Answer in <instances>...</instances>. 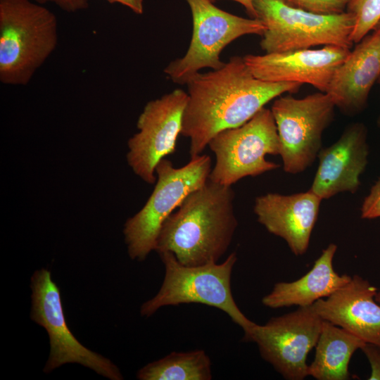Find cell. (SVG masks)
Returning <instances> with one entry per match:
<instances>
[{"label": "cell", "instance_id": "6da1fadb", "mask_svg": "<svg viewBox=\"0 0 380 380\" xmlns=\"http://www.w3.org/2000/svg\"><path fill=\"white\" fill-rule=\"evenodd\" d=\"M187 85L181 134L190 139L191 158L201 155L218 132L241 126L265 105L301 84L270 82L254 76L243 58L232 57L217 70L200 72Z\"/></svg>", "mask_w": 380, "mask_h": 380}, {"label": "cell", "instance_id": "7a4b0ae2", "mask_svg": "<svg viewBox=\"0 0 380 380\" xmlns=\"http://www.w3.org/2000/svg\"><path fill=\"white\" fill-rule=\"evenodd\" d=\"M232 186L208 180L189 194L163 222L155 251L172 253L182 265L217 262L238 226Z\"/></svg>", "mask_w": 380, "mask_h": 380}, {"label": "cell", "instance_id": "3957f363", "mask_svg": "<svg viewBox=\"0 0 380 380\" xmlns=\"http://www.w3.org/2000/svg\"><path fill=\"white\" fill-rule=\"evenodd\" d=\"M58 44L55 14L30 0H0V81L27 85Z\"/></svg>", "mask_w": 380, "mask_h": 380}, {"label": "cell", "instance_id": "277c9868", "mask_svg": "<svg viewBox=\"0 0 380 380\" xmlns=\"http://www.w3.org/2000/svg\"><path fill=\"white\" fill-rule=\"evenodd\" d=\"M159 255L165 267L164 279L157 294L142 304L141 316L150 317L164 306L198 303L225 312L244 334L255 324L241 311L232 295L231 277L237 260L235 252L220 264L195 266L181 264L170 252Z\"/></svg>", "mask_w": 380, "mask_h": 380}, {"label": "cell", "instance_id": "5b68a950", "mask_svg": "<svg viewBox=\"0 0 380 380\" xmlns=\"http://www.w3.org/2000/svg\"><path fill=\"white\" fill-rule=\"evenodd\" d=\"M211 169L210 157L205 154L191 158L181 167H175L166 158L158 163L157 182L151 195L124 226L125 241L132 260H144L155 251L163 222L189 194L208 180Z\"/></svg>", "mask_w": 380, "mask_h": 380}, {"label": "cell", "instance_id": "8992f818", "mask_svg": "<svg viewBox=\"0 0 380 380\" xmlns=\"http://www.w3.org/2000/svg\"><path fill=\"white\" fill-rule=\"evenodd\" d=\"M256 18L265 26L260 47L265 53L338 46L350 49L353 15L347 11L323 15L288 4L284 0H255Z\"/></svg>", "mask_w": 380, "mask_h": 380}, {"label": "cell", "instance_id": "52a82bcc", "mask_svg": "<svg viewBox=\"0 0 380 380\" xmlns=\"http://www.w3.org/2000/svg\"><path fill=\"white\" fill-rule=\"evenodd\" d=\"M208 146L215 156L208 179L217 184L232 186L279 167L265 158L279 155L280 143L272 113L265 107L243 125L216 134Z\"/></svg>", "mask_w": 380, "mask_h": 380}, {"label": "cell", "instance_id": "ba28073f", "mask_svg": "<svg viewBox=\"0 0 380 380\" xmlns=\"http://www.w3.org/2000/svg\"><path fill=\"white\" fill-rule=\"evenodd\" d=\"M193 21V32L185 55L177 58L164 72L175 83L184 84L208 68L217 70L225 63L220 55L234 40L246 34L262 35L265 26L257 18H245L226 12L210 0H186Z\"/></svg>", "mask_w": 380, "mask_h": 380}, {"label": "cell", "instance_id": "9c48e42d", "mask_svg": "<svg viewBox=\"0 0 380 380\" xmlns=\"http://www.w3.org/2000/svg\"><path fill=\"white\" fill-rule=\"evenodd\" d=\"M336 104L326 92L302 99L279 96L271 111L280 143L284 170L298 174L310 167L322 149L324 130L332 122Z\"/></svg>", "mask_w": 380, "mask_h": 380}, {"label": "cell", "instance_id": "30bf717a", "mask_svg": "<svg viewBox=\"0 0 380 380\" xmlns=\"http://www.w3.org/2000/svg\"><path fill=\"white\" fill-rule=\"evenodd\" d=\"M30 318L43 327L49 337L50 354L44 368L49 373L67 363H78L112 380L123 379L109 359L83 346L69 329L61 292L46 269L36 270L31 277Z\"/></svg>", "mask_w": 380, "mask_h": 380}, {"label": "cell", "instance_id": "8fae6325", "mask_svg": "<svg viewBox=\"0 0 380 380\" xmlns=\"http://www.w3.org/2000/svg\"><path fill=\"white\" fill-rule=\"evenodd\" d=\"M323 321L312 305L299 307L264 325L255 324L243 339L255 343L261 357L284 379L302 380L309 376L307 356L317 344Z\"/></svg>", "mask_w": 380, "mask_h": 380}, {"label": "cell", "instance_id": "7c38bea8", "mask_svg": "<svg viewBox=\"0 0 380 380\" xmlns=\"http://www.w3.org/2000/svg\"><path fill=\"white\" fill-rule=\"evenodd\" d=\"M187 101V92L176 89L148 101L138 118L139 132L127 142V160L134 174L149 184L157 179L158 163L175 150Z\"/></svg>", "mask_w": 380, "mask_h": 380}, {"label": "cell", "instance_id": "4fadbf2b", "mask_svg": "<svg viewBox=\"0 0 380 380\" xmlns=\"http://www.w3.org/2000/svg\"><path fill=\"white\" fill-rule=\"evenodd\" d=\"M350 51L346 47L324 46L243 58L254 76L261 80L305 83L326 92L335 70Z\"/></svg>", "mask_w": 380, "mask_h": 380}, {"label": "cell", "instance_id": "5bb4252c", "mask_svg": "<svg viewBox=\"0 0 380 380\" xmlns=\"http://www.w3.org/2000/svg\"><path fill=\"white\" fill-rule=\"evenodd\" d=\"M368 154L365 126L359 122L349 125L337 141L319 152V164L310 190L322 200L341 192L355 193Z\"/></svg>", "mask_w": 380, "mask_h": 380}, {"label": "cell", "instance_id": "9a60e30c", "mask_svg": "<svg viewBox=\"0 0 380 380\" xmlns=\"http://www.w3.org/2000/svg\"><path fill=\"white\" fill-rule=\"evenodd\" d=\"M322 201L310 189L291 195L267 193L255 198L253 211L260 224L301 255L308 248Z\"/></svg>", "mask_w": 380, "mask_h": 380}, {"label": "cell", "instance_id": "2e32d148", "mask_svg": "<svg viewBox=\"0 0 380 380\" xmlns=\"http://www.w3.org/2000/svg\"><path fill=\"white\" fill-rule=\"evenodd\" d=\"M378 289L358 275L329 296L312 305L317 314L355 335L365 343L380 347V304Z\"/></svg>", "mask_w": 380, "mask_h": 380}, {"label": "cell", "instance_id": "e0dca14e", "mask_svg": "<svg viewBox=\"0 0 380 380\" xmlns=\"http://www.w3.org/2000/svg\"><path fill=\"white\" fill-rule=\"evenodd\" d=\"M379 77L380 30H374L356 44L336 68L326 93L342 111L355 114L365 107Z\"/></svg>", "mask_w": 380, "mask_h": 380}, {"label": "cell", "instance_id": "ac0fdd59", "mask_svg": "<svg viewBox=\"0 0 380 380\" xmlns=\"http://www.w3.org/2000/svg\"><path fill=\"white\" fill-rule=\"evenodd\" d=\"M337 246L330 243L315 260L312 269L300 279L276 283L272 290L262 298L263 305L273 309L296 305L310 306L347 284L351 279L334 269L333 259Z\"/></svg>", "mask_w": 380, "mask_h": 380}, {"label": "cell", "instance_id": "d6986e66", "mask_svg": "<svg viewBox=\"0 0 380 380\" xmlns=\"http://www.w3.org/2000/svg\"><path fill=\"white\" fill-rule=\"evenodd\" d=\"M365 342L344 329L324 320L308 374L317 380H346L354 353Z\"/></svg>", "mask_w": 380, "mask_h": 380}, {"label": "cell", "instance_id": "ffe728a7", "mask_svg": "<svg viewBox=\"0 0 380 380\" xmlns=\"http://www.w3.org/2000/svg\"><path fill=\"white\" fill-rule=\"evenodd\" d=\"M139 380H210L212 363L203 350L172 352L137 372Z\"/></svg>", "mask_w": 380, "mask_h": 380}, {"label": "cell", "instance_id": "44dd1931", "mask_svg": "<svg viewBox=\"0 0 380 380\" xmlns=\"http://www.w3.org/2000/svg\"><path fill=\"white\" fill-rule=\"evenodd\" d=\"M346 9L355 18L350 39L357 44L379 22L380 0H350Z\"/></svg>", "mask_w": 380, "mask_h": 380}, {"label": "cell", "instance_id": "7402d4cb", "mask_svg": "<svg viewBox=\"0 0 380 380\" xmlns=\"http://www.w3.org/2000/svg\"><path fill=\"white\" fill-rule=\"evenodd\" d=\"M288 4L303 10L323 15L345 12L350 0H284Z\"/></svg>", "mask_w": 380, "mask_h": 380}, {"label": "cell", "instance_id": "603a6c76", "mask_svg": "<svg viewBox=\"0 0 380 380\" xmlns=\"http://www.w3.org/2000/svg\"><path fill=\"white\" fill-rule=\"evenodd\" d=\"M361 218L380 217V178L372 186L361 207Z\"/></svg>", "mask_w": 380, "mask_h": 380}, {"label": "cell", "instance_id": "cb8c5ba5", "mask_svg": "<svg viewBox=\"0 0 380 380\" xmlns=\"http://www.w3.org/2000/svg\"><path fill=\"white\" fill-rule=\"evenodd\" d=\"M361 350L367 357L371 367V374L368 379L380 380V347L365 343Z\"/></svg>", "mask_w": 380, "mask_h": 380}, {"label": "cell", "instance_id": "d4e9b609", "mask_svg": "<svg viewBox=\"0 0 380 380\" xmlns=\"http://www.w3.org/2000/svg\"><path fill=\"white\" fill-rule=\"evenodd\" d=\"M37 4H43L46 2L53 3L62 10L75 13L79 11L84 10L89 7V0H33Z\"/></svg>", "mask_w": 380, "mask_h": 380}, {"label": "cell", "instance_id": "484cf974", "mask_svg": "<svg viewBox=\"0 0 380 380\" xmlns=\"http://www.w3.org/2000/svg\"><path fill=\"white\" fill-rule=\"evenodd\" d=\"M109 3H118L131 9L136 14L141 15L144 11L143 0H106Z\"/></svg>", "mask_w": 380, "mask_h": 380}, {"label": "cell", "instance_id": "4316f807", "mask_svg": "<svg viewBox=\"0 0 380 380\" xmlns=\"http://www.w3.org/2000/svg\"><path fill=\"white\" fill-rule=\"evenodd\" d=\"M214 2L217 0H210ZM241 4L246 9L247 13L249 15L251 18H256V13L254 8V1L255 0H232Z\"/></svg>", "mask_w": 380, "mask_h": 380}, {"label": "cell", "instance_id": "83f0119b", "mask_svg": "<svg viewBox=\"0 0 380 380\" xmlns=\"http://www.w3.org/2000/svg\"><path fill=\"white\" fill-rule=\"evenodd\" d=\"M375 300L378 303L380 304V289L378 290L376 293Z\"/></svg>", "mask_w": 380, "mask_h": 380}, {"label": "cell", "instance_id": "f1b7e54d", "mask_svg": "<svg viewBox=\"0 0 380 380\" xmlns=\"http://www.w3.org/2000/svg\"><path fill=\"white\" fill-rule=\"evenodd\" d=\"M377 82L380 84V77H379ZM377 125L380 127V115H379V118L377 120Z\"/></svg>", "mask_w": 380, "mask_h": 380}, {"label": "cell", "instance_id": "f546056e", "mask_svg": "<svg viewBox=\"0 0 380 380\" xmlns=\"http://www.w3.org/2000/svg\"><path fill=\"white\" fill-rule=\"evenodd\" d=\"M374 30H380V20L379 22L376 24V25L375 26L374 29Z\"/></svg>", "mask_w": 380, "mask_h": 380}]
</instances>
